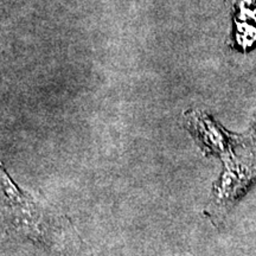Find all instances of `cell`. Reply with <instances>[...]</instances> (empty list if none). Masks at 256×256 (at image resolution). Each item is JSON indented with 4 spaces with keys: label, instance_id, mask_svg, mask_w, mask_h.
<instances>
[{
    "label": "cell",
    "instance_id": "cell-1",
    "mask_svg": "<svg viewBox=\"0 0 256 256\" xmlns=\"http://www.w3.org/2000/svg\"><path fill=\"white\" fill-rule=\"evenodd\" d=\"M2 206L6 223L16 232L40 242L58 256H82V242L69 222L46 202L22 191L2 168Z\"/></svg>",
    "mask_w": 256,
    "mask_h": 256
},
{
    "label": "cell",
    "instance_id": "cell-2",
    "mask_svg": "<svg viewBox=\"0 0 256 256\" xmlns=\"http://www.w3.org/2000/svg\"><path fill=\"white\" fill-rule=\"evenodd\" d=\"M256 174V160L247 159L246 162H226V171L215 186L214 200L216 208L232 206V200L241 194L250 179Z\"/></svg>",
    "mask_w": 256,
    "mask_h": 256
},
{
    "label": "cell",
    "instance_id": "cell-3",
    "mask_svg": "<svg viewBox=\"0 0 256 256\" xmlns=\"http://www.w3.org/2000/svg\"><path fill=\"white\" fill-rule=\"evenodd\" d=\"M255 130H256V124H255Z\"/></svg>",
    "mask_w": 256,
    "mask_h": 256
}]
</instances>
